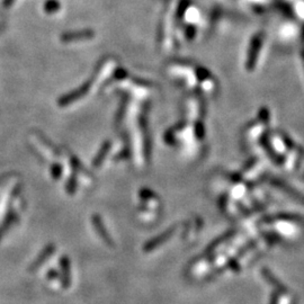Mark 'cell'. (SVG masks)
<instances>
[{"mask_svg":"<svg viewBox=\"0 0 304 304\" xmlns=\"http://www.w3.org/2000/svg\"><path fill=\"white\" fill-rule=\"evenodd\" d=\"M59 8H60V3H59L58 0H49L45 3V10L49 13H54Z\"/></svg>","mask_w":304,"mask_h":304,"instance_id":"cell-1","label":"cell"}]
</instances>
